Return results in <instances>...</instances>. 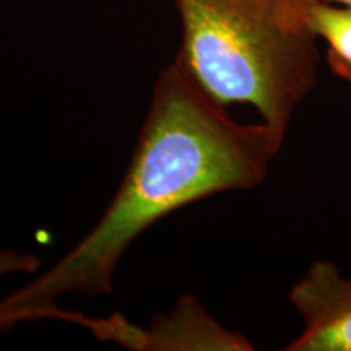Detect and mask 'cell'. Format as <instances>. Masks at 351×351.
<instances>
[{
	"mask_svg": "<svg viewBox=\"0 0 351 351\" xmlns=\"http://www.w3.org/2000/svg\"><path fill=\"white\" fill-rule=\"evenodd\" d=\"M278 152L261 122H236L181 65H168L153 86L119 191L98 225L46 274L3 298V313L12 326L39 319L83 326L85 315L56 306L60 296L111 293L117 263L145 230L210 195L261 186Z\"/></svg>",
	"mask_w": 351,
	"mask_h": 351,
	"instance_id": "cell-1",
	"label": "cell"
},
{
	"mask_svg": "<svg viewBox=\"0 0 351 351\" xmlns=\"http://www.w3.org/2000/svg\"><path fill=\"white\" fill-rule=\"evenodd\" d=\"M182 46L174 62L221 106L247 104L282 150L317 80L315 38L295 0H176Z\"/></svg>",
	"mask_w": 351,
	"mask_h": 351,
	"instance_id": "cell-2",
	"label": "cell"
},
{
	"mask_svg": "<svg viewBox=\"0 0 351 351\" xmlns=\"http://www.w3.org/2000/svg\"><path fill=\"white\" fill-rule=\"evenodd\" d=\"M302 332L285 351H351V278L335 262L319 258L289 289Z\"/></svg>",
	"mask_w": 351,
	"mask_h": 351,
	"instance_id": "cell-3",
	"label": "cell"
},
{
	"mask_svg": "<svg viewBox=\"0 0 351 351\" xmlns=\"http://www.w3.org/2000/svg\"><path fill=\"white\" fill-rule=\"evenodd\" d=\"M130 348L152 351H251L254 345L228 330L194 296H181L169 314L158 315L148 328H135Z\"/></svg>",
	"mask_w": 351,
	"mask_h": 351,
	"instance_id": "cell-4",
	"label": "cell"
},
{
	"mask_svg": "<svg viewBox=\"0 0 351 351\" xmlns=\"http://www.w3.org/2000/svg\"><path fill=\"white\" fill-rule=\"evenodd\" d=\"M306 28L328 46L333 72L351 67V7L317 0H295Z\"/></svg>",
	"mask_w": 351,
	"mask_h": 351,
	"instance_id": "cell-5",
	"label": "cell"
},
{
	"mask_svg": "<svg viewBox=\"0 0 351 351\" xmlns=\"http://www.w3.org/2000/svg\"><path fill=\"white\" fill-rule=\"evenodd\" d=\"M41 265V261L32 252L5 251L0 249V276L10 274H33ZM0 330H7V324L0 314Z\"/></svg>",
	"mask_w": 351,
	"mask_h": 351,
	"instance_id": "cell-6",
	"label": "cell"
},
{
	"mask_svg": "<svg viewBox=\"0 0 351 351\" xmlns=\"http://www.w3.org/2000/svg\"><path fill=\"white\" fill-rule=\"evenodd\" d=\"M317 2H330V3H339V5L351 7V0H317Z\"/></svg>",
	"mask_w": 351,
	"mask_h": 351,
	"instance_id": "cell-7",
	"label": "cell"
},
{
	"mask_svg": "<svg viewBox=\"0 0 351 351\" xmlns=\"http://www.w3.org/2000/svg\"><path fill=\"white\" fill-rule=\"evenodd\" d=\"M339 75H340V77H343L345 80L348 82L350 85H351V67H350V69H343V70H340Z\"/></svg>",
	"mask_w": 351,
	"mask_h": 351,
	"instance_id": "cell-8",
	"label": "cell"
}]
</instances>
